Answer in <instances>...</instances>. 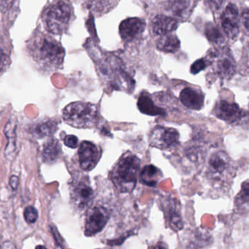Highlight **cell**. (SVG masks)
Instances as JSON below:
<instances>
[{
  "label": "cell",
  "instance_id": "19",
  "mask_svg": "<svg viewBox=\"0 0 249 249\" xmlns=\"http://www.w3.org/2000/svg\"><path fill=\"white\" fill-rule=\"evenodd\" d=\"M166 210H165L166 219L168 224L171 225V228L175 231L182 229V220H181L180 212L177 209L178 207H177V204L174 203V205L173 203H171L168 206H166Z\"/></svg>",
  "mask_w": 249,
  "mask_h": 249
},
{
  "label": "cell",
  "instance_id": "5",
  "mask_svg": "<svg viewBox=\"0 0 249 249\" xmlns=\"http://www.w3.org/2000/svg\"><path fill=\"white\" fill-rule=\"evenodd\" d=\"M178 139L179 134L175 129L159 126L151 133L149 143L152 147L165 150L175 146L178 143Z\"/></svg>",
  "mask_w": 249,
  "mask_h": 249
},
{
  "label": "cell",
  "instance_id": "23",
  "mask_svg": "<svg viewBox=\"0 0 249 249\" xmlns=\"http://www.w3.org/2000/svg\"><path fill=\"white\" fill-rule=\"evenodd\" d=\"M89 8L91 9L94 13L103 14L107 13L109 10L113 7L114 4H116L117 1H89Z\"/></svg>",
  "mask_w": 249,
  "mask_h": 249
},
{
  "label": "cell",
  "instance_id": "24",
  "mask_svg": "<svg viewBox=\"0 0 249 249\" xmlns=\"http://www.w3.org/2000/svg\"><path fill=\"white\" fill-rule=\"evenodd\" d=\"M56 130V123L52 121H48L39 124L36 127V133L39 137H42L51 135L53 133H55Z\"/></svg>",
  "mask_w": 249,
  "mask_h": 249
},
{
  "label": "cell",
  "instance_id": "33",
  "mask_svg": "<svg viewBox=\"0 0 249 249\" xmlns=\"http://www.w3.org/2000/svg\"><path fill=\"white\" fill-rule=\"evenodd\" d=\"M150 249H168L163 243H158L156 245L153 246Z\"/></svg>",
  "mask_w": 249,
  "mask_h": 249
},
{
  "label": "cell",
  "instance_id": "20",
  "mask_svg": "<svg viewBox=\"0 0 249 249\" xmlns=\"http://www.w3.org/2000/svg\"><path fill=\"white\" fill-rule=\"evenodd\" d=\"M160 171L154 165L145 166L141 172V181L146 185L154 187L160 178Z\"/></svg>",
  "mask_w": 249,
  "mask_h": 249
},
{
  "label": "cell",
  "instance_id": "3",
  "mask_svg": "<svg viewBox=\"0 0 249 249\" xmlns=\"http://www.w3.org/2000/svg\"><path fill=\"white\" fill-rule=\"evenodd\" d=\"M72 7L66 1H55L44 10L42 20L47 30L53 35H62L72 19Z\"/></svg>",
  "mask_w": 249,
  "mask_h": 249
},
{
  "label": "cell",
  "instance_id": "30",
  "mask_svg": "<svg viewBox=\"0 0 249 249\" xmlns=\"http://www.w3.org/2000/svg\"><path fill=\"white\" fill-rule=\"evenodd\" d=\"M7 57L6 54L0 49V72L4 70L7 63Z\"/></svg>",
  "mask_w": 249,
  "mask_h": 249
},
{
  "label": "cell",
  "instance_id": "6",
  "mask_svg": "<svg viewBox=\"0 0 249 249\" xmlns=\"http://www.w3.org/2000/svg\"><path fill=\"white\" fill-rule=\"evenodd\" d=\"M108 211L104 207H94L88 212L85 232L87 236H93L99 233L105 228L109 220Z\"/></svg>",
  "mask_w": 249,
  "mask_h": 249
},
{
  "label": "cell",
  "instance_id": "7",
  "mask_svg": "<svg viewBox=\"0 0 249 249\" xmlns=\"http://www.w3.org/2000/svg\"><path fill=\"white\" fill-rule=\"evenodd\" d=\"M78 155L80 168L84 171H90L97 165L101 152L91 142L84 141L80 145Z\"/></svg>",
  "mask_w": 249,
  "mask_h": 249
},
{
  "label": "cell",
  "instance_id": "31",
  "mask_svg": "<svg viewBox=\"0 0 249 249\" xmlns=\"http://www.w3.org/2000/svg\"><path fill=\"white\" fill-rule=\"evenodd\" d=\"M19 178L16 175H13L10 179V185L14 190H16L18 187Z\"/></svg>",
  "mask_w": 249,
  "mask_h": 249
},
{
  "label": "cell",
  "instance_id": "2",
  "mask_svg": "<svg viewBox=\"0 0 249 249\" xmlns=\"http://www.w3.org/2000/svg\"><path fill=\"white\" fill-rule=\"evenodd\" d=\"M139 169L140 160L133 153H125L119 159L111 172V179L118 191L130 192L135 188Z\"/></svg>",
  "mask_w": 249,
  "mask_h": 249
},
{
  "label": "cell",
  "instance_id": "17",
  "mask_svg": "<svg viewBox=\"0 0 249 249\" xmlns=\"http://www.w3.org/2000/svg\"><path fill=\"white\" fill-rule=\"evenodd\" d=\"M157 48L165 53H175L179 49L180 41L178 38L173 34L160 37L157 42Z\"/></svg>",
  "mask_w": 249,
  "mask_h": 249
},
{
  "label": "cell",
  "instance_id": "11",
  "mask_svg": "<svg viewBox=\"0 0 249 249\" xmlns=\"http://www.w3.org/2000/svg\"><path fill=\"white\" fill-rule=\"evenodd\" d=\"M178 26L177 19L165 15H158L152 20V29L157 36L169 35Z\"/></svg>",
  "mask_w": 249,
  "mask_h": 249
},
{
  "label": "cell",
  "instance_id": "22",
  "mask_svg": "<svg viewBox=\"0 0 249 249\" xmlns=\"http://www.w3.org/2000/svg\"><path fill=\"white\" fill-rule=\"evenodd\" d=\"M205 33H206V37L210 42L218 44L221 43L224 41V38L222 33L218 29L217 26L213 23H209L206 25Z\"/></svg>",
  "mask_w": 249,
  "mask_h": 249
},
{
  "label": "cell",
  "instance_id": "13",
  "mask_svg": "<svg viewBox=\"0 0 249 249\" xmlns=\"http://www.w3.org/2000/svg\"><path fill=\"white\" fill-rule=\"evenodd\" d=\"M179 98L181 103L189 109L199 111L204 105V95L194 88L187 87L183 89Z\"/></svg>",
  "mask_w": 249,
  "mask_h": 249
},
{
  "label": "cell",
  "instance_id": "1",
  "mask_svg": "<svg viewBox=\"0 0 249 249\" xmlns=\"http://www.w3.org/2000/svg\"><path fill=\"white\" fill-rule=\"evenodd\" d=\"M28 51L41 70L53 72L64 62L65 51L60 42L50 35L36 34L28 42Z\"/></svg>",
  "mask_w": 249,
  "mask_h": 249
},
{
  "label": "cell",
  "instance_id": "29",
  "mask_svg": "<svg viewBox=\"0 0 249 249\" xmlns=\"http://www.w3.org/2000/svg\"><path fill=\"white\" fill-rule=\"evenodd\" d=\"M242 21L246 29L249 32V9H247L243 12Z\"/></svg>",
  "mask_w": 249,
  "mask_h": 249
},
{
  "label": "cell",
  "instance_id": "12",
  "mask_svg": "<svg viewBox=\"0 0 249 249\" xmlns=\"http://www.w3.org/2000/svg\"><path fill=\"white\" fill-rule=\"evenodd\" d=\"M230 167V159L223 152H218L212 155L209 161V172L212 177L220 178Z\"/></svg>",
  "mask_w": 249,
  "mask_h": 249
},
{
  "label": "cell",
  "instance_id": "9",
  "mask_svg": "<svg viewBox=\"0 0 249 249\" xmlns=\"http://www.w3.org/2000/svg\"><path fill=\"white\" fill-rule=\"evenodd\" d=\"M71 195L75 206L79 209H83L91 203L93 192L86 181H74L71 185Z\"/></svg>",
  "mask_w": 249,
  "mask_h": 249
},
{
  "label": "cell",
  "instance_id": "21",
  "mask_svg": "<svg viewBox=\"0 0 249 249\" xmlns=\"http://www.w3.org/2000/svg\"><path fill=\"white\" fill-rule=\"evenodd\" d=\"M168 3L170 10L177 17H185L190 11V1H168Z\"/></svg>",
  "mask_w": 249,
  "mask_h": 249
},
{
  "label": "cell",
  "instance_id": "27",
  "mask_svg": "<svg viewBox=\"0 0 249 249\" xmlns=\"http://www.w3.org/2000/svg\"><path fill=\"white\" fill-rule=\"evenodd\" d=\"M206 67H207V61L204 58H200V59L197 60L193 63L190 70H191V73L193 74H197V73H200V71L206 69Z\"/></svg>",
  "mask_w": 249,
  "mask_h": 249
},
{
  "label": "cell",
  "instance_id": "34",
  "mask_svg": "<svg viewBox=\"0 0 249 249\" xmlns=\"http://www.w3.org/2000/svg\"><path fill=\"white\" fill-rule=\"evenodd\" d=\"M35 249H48L46 247H44V246H37Z\"/></svg>",
  "mask_w": 249,
  "mask_h": 249
},
{
  "label": "cell",
  "instance_id": "10",
  "mask_svg": "<svg viewBox=\"0 0 249 249\" xmlns=\"http://www.w3.org/2000/svg\"><path fill=\"white\" fill-rule=\"evenodd\" d=\"M222 27L229 38H234L239 32V13L236 6L230 4L221 16Z\"/></svg>",
  "mask_w": 249,
  "mask_h": 249
},
{
  "label": "cell",
  "instance_id": "14",
  "mask_svg": "<svg viewBox=\"0 0 249 249\" xmlns=\"http://www.w3.org/2000/svg\"><path fill=\"white\" fill-rule=\"evenodd\" d=\"M214 111L217 118L228 122L237 121L241 115V111L238 105L224 100L219 101L216 104Z\"/></svg>",
  "mask_w": 249,
  "mask_h": 249
},
{
  "label": "cell",
  "instance_id": "32",
  "mask_svg": "<svg viewBox=\"0 0 249 249\" xmlns=\"http://www.w3.org/2000/svg\"><path fill=\"white\" fill-rule=\"evenodd\" d=\"M0 249H16V245L13 244L11 241H6L2 244L1 246Z\"/></svg>",
  "mask_w": 249,
  "mask_h": 249
},
{
  "label": "cell",
  "instance_id": "26",
  "mask_svg": "<svg viewBox=\"0 0 249 249\" xmlns=\"http://www.w3.org/2000/svg\"><path fill=\"white\" fill-rule=\"evenodd\" d=\"M23 216L28 224L35 223L38 219L37 210L32 206H29L25 209Z\"/></svg>",
  "mask_w": 249,
  "mask_h": 249
},
{
  "label": "cell",
  "instance_id": "25",
  "mask_svg": "<svg viewBox=\"0 0 249 249\" xmlns=\"http://www.w3.org/2000/svg\"><path fill=\"white\" fill-rule=\"evenodd\" d=\"M236 202L238 204H244L249 202V182L244 183L241 191L237 196Z\"/></svg>",
  "mask_w": 249,
  "mask_h": 249
},
{
  "label": "cell",
  "instance_id": "18",
  "mask_svg": "<svg viewBox=\"0 0 249 249\" xmlns=\"http://www.w3.org/2000/svg\"><path fill=\"white\" fill-rule=\"evenodd\" d=\"M61 153V146L58 140L55 139H51L45 143L44 146L42 156L45 162L51 163L55 162Z\"/></svg>",
  "mask_w": 249,
  "mask_h": 249
},
{
  "label": "cell",
  "instance_id": "4",
  "mask_svg": "<svg viewBox=\"0 0 249 249\" xmlns=\"http://www.w3.org/2000/svg\"><path fill=\"white\" fill-rule=\"evenodd\" d=\"M63 118L66 123L75 128H90L97 121V108L89 102H72L64 108Z\"/></svg>",
  "mask_w": 249,
  "mask_h": 249
},
{
  "label": "cell",
  "instance_id": "15",
  "mask_svg": "<svg viewBox=\"0 0 249 249\" xmlns=\"http://www.w3.org/2000/svg\"><path fill=\"white\" fill-rule=\"evenodd\" d=\"M215 70L220 77L228 78L233 76L235 72V63L233 58L228 53L221 54L218 57Z\"/></svg>",
  "mask_w": 249,
  "mask_h": 249
},
{
  "label": "cell",
  "instance_id": "8",
  "mask_svg": "<svg viewBox=\"0 0 249 249\" xmlns=\"http://www.w3.org/2000/svg\"><path fill=\"white\" fill-rule=\"evenodd\" d=\"M146 23L139 18H129L123 20L120 24L119 32L124 42H133L143 34Z\"/></svg>",
  "mask_w": 249,
  "mask_h": 249
},
{
  "label": "cell",
  "instance_id": "16",
  "mask_svg": "<svg viewBox=\"0 0 249 249\" xmlns=\"http://www.w3.org/2000/svg\"><path fill=\"white\" fill-rule=\"evenodd\" d=\"M138 108H139V111L142 114L152 115V116L163 115L165 114V111L162 109V108L157 106L154 103L153 100L151 99L150 96L149 95H146V94H143L139 98Z\"/></svg>",
  "mask_w": 249,
  "mask_h": 249
},
{
  "label": "cell",
  "instance_id": "28",
  "mask_svg": "<svg viewBox=\"0 0 249 249\" xmlns=\"http://www.w3.org/2000/svg\"><path fill=\"white\" fill-rule=\"evenodd\" d=\"M78 143V138L74 135H67L64 138V144L71 149L77 148Z\"/></svg>",
  "mask_w": 249,
  "mask_h": 249
}]
</instances>
